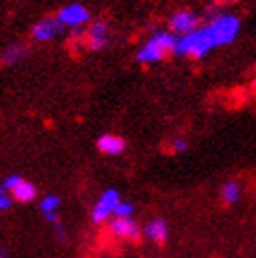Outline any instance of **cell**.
Segmentation results:
<instances>
[{
    "instance_id": "obj_1",
    "label": "cell",
    "mask_w": 256,
    "mask_h": 258,
    "mask_svg": "<svg viewBox=\"0 0 256 258\" xmlns=\"http://www.w3.org/2000/svg\"><path fill=\"white\" fill-rule=\"evenodd\" d=\"M177 35L172 31H156L136 53V60L141 64H156L165 60L170 53L176 51Z\"/></svg>"
},
{
    "instance_id": "obj_2",
    "label": "cell",
    "mask_w": 256,
    "mask_h": 258,
    "mask_svg": "<svg viewBox=\"0 0 256 258\" xmlns=\"http://www.w3.org/2000/svg\"><path fill=\"white\" fill-rule=\"evenodd\" d=\"M214 48H218V42L214 39L209 24H205L200 30L192 31V33L185 35V37H179L174 55H177V57H190V59H202Z\"/></svg>"
},
{
    "instance_id": "obj_3",
    "label": "cell",
    "mask_w": 256,
    "mask_h": 258,
    "mask_svg": "<svg viewBox=\"0 0 256 258\" xmlns=\"http://www.w3.org/2000/svg\"><path fill=\"white\" fill-rule=\"evenodd\" d=\"M209 28L212 30L218 46L231 44L240 33V19L232 13H216L209 20Z\"/></svg>"
},
{
    "instance_id": "obj_4",
    "label": "cell",
    "mask_w": 256,
    "mask_h": 258,
    "mask_svg": "<svg viewBox=\"0 0 256 258\" xmlns=\"http://www.w3.org/2000/svg\"><path fill=\"white\" fill-rule=\"evenodd\" d=\"M119 204H121V196H119L117 190L106 189L101 196H99V200L94 204V207H92L90 220L97 225L108 222V220L113 216V213H115V209H117Z\"/></svg>"
},
{
    "instance_id": "obj_5",
    "label": "cell",
    "mask_w": 256,
    "mask_h": 258,
    "mask_svg": "<svg viewBox=\"0 0 256 258\" xmlns=\"http://www.w3.org/2000/svg\"><path fill=\"white\" fill-rule=\"evenodd\" d=\"M168 26H170V31L177 37H185V35L192 33V31L200 30V15L194 13L190 10H179L176 11L170 20H168Z\"/></svg>"
},
{
    "instance_id": "obj_6",
    "label": "cell",
    "mask_w": 256,
    "mask_h": 258,
    "mask_svg": "<svg viewBox=\"0 0 256 258\" xmlns=\"http://www.w3.org/2000/svg\"><path fill=\"white\" fill-rule=\"evenodd\" d=\"M108 231L112 236L119 240H126V242H138L141 238V229L132 216L130 218H112L108 222Z\"/></svg>"
},
{
    "instance_id": "obj_7",
    "label": "cell",
    "mask_w": 256,
    "mask_h": 258,
    "mask_svg": "<svg viewBox=\"0 0 256 258\" xmlns=\"http://www.w3.org/2000/svg\"><path fill=\"white\" fill-rule=\"evenodd\" d=\"M110 28L104 20H94L84 31V44L90 51H101L108 44Z\"/></svg>"
},
{
    "instance_id": "obj_8",
    "label": "cell",
    "mask_w": 256,
    "mask_h": 258,
    "mask_svg": "<svg viewBox=\"0 0 256 258\" xmlns=\"http://www.w3.org/2000/svg\"><path fill=\"white\" fill-rule=\"evenodd\" d=\"M59 22L66 28H72V30H77V28H83L84 24L90 22V11L84 8L83 4H68L64 6L62 10L59 11L57 15Z\"/></svg>"
},
{
    "instance_id": "obj_9",
    "label": "cell",
    "mask_w": 256,
    "mask_h": 258,
    "mask_svg": "<svg viewBox=\"0 0 256 258\" xmlns=\"http://www.w3.org/2000/svg\"><path fill=\"white\" fill-rule=\"evenodd\" d=\"M64 26L59 22V19H42L33 26L31 30V39L35 42H48V40L55 39L60 33Z\"/></svg>"
},
{
    "instance_id": "obj_10",
    "label": "cell",
    "mask_w": 256,
    "mask_h": 258,
    "mask_svg": "<svg viewBox=\"0 0 256 258\" xmlns=\"http://www.w3.org/2000/svg\"><path fill=\"white\" fill-rule=\"evenodd\" d=\"M95 145H97L99 152H103V154H106V156H119V154H123V150L126 149L124 139L115 134H103L97 139Z\"/></svg>"
},
{
    "instance_id": "obj_11",
    "label": "cell",
    "mask_w": 256,
    "mask_h": 258,
    "mask_svg": "<svg viewBox=\"0 0 256 258\" xmlns=\"http://www.w3.org/2000/svg\"><path fill=\"white\" fill-rule=\"evenodd\" d=\"M143 234L148 240H152L156 243H165L168 238V225L165 220L161 218H154L150 220L143 229Z\"/></svg>"
},
{
    "instance_id": "obj_12",
    "label": "cell",
    "mask_w": 256,
    "mask_h": 258,
    "mask_svg": "<svg viewBox=\"0 0 256 258\" xmlns=\"http://www.w3.org/2000/svg\"><path fill=\"white\" fill-rule=\"evenodd\" d=\"M10 194L13 196L15 202H19V204H28V202L35 200V196H37V189H35V185L30 183L28 179L20 178L19 181H17L15 187L10 190Z\"/></svg>"
},
{
    "instance_id": "obj_13",
    "label": "cell",
    "mask_w": 256,
    "mask_h": 258,
    "mask_svg": "<svg viewBox=\"0 0 256 258\" xmlns=\"http://www.w3.org/2000/svg\"><path fill=\"white\" fill-rule=\"evenodd\" d=\"M26 55H28V46L20 44V42H15V44H10L4 51H2V62L8 66L19 64Z\"/></svg>"
},
{
    "instance_id": "obj_14",
    "label": "cell",
    "mask_w": 256,
    "mask_h": 258,
    "mask_svg": "<svg viewBox=\"0 0 256 258\" xmlns=\"http://www.w3.org/2000/svg\"><path fill=\"white\" fill-rule=\"evenodd\" d=\"M241 198V187L238 181H229L222 187V200L225 204L229 205H234L238 204Z\"/></svg>"
},
{
    "instance_id": "obj_15",
    "label": "cell",
    "mask_w": 256,
    "mask_h": 258,
    "mask_svg": "<svg viewBox=\"0 0 256 258\" xmlns=\"http://www.w3.org/2000/svg\"><path fill=\"white\" fill-rule=\"evenodd\" d=\"M59 207H60V198L59 196H55V194H48V196H44L39 204V209H40V213L42 214L57 213V209Z\"/></svg>"
},
{
    "instance_id": "obj_16",
    "label": "cell",
    "mask_w": 256,
    "mask_h": 258,
    "mask_svg": "<svg viewBox=\"0 0 256 258\" xmlns=\"http://www.w3.org/2000/svg\"><path fill=\"white\" fill-rule=\"evenodd\" d=\"M134 213V205L130 202H121L113 213V218H130Z\"/></svg>"
},
{
    "instance_id": "obj_17",
    "label": "cell",
    "mask_w": 256,
    "mask_h": 258,
    "mask_svg": "<svg viewBox=\"0 0 256 258\" xmlns=\"http://www.w3.org/2000/svg\"><path fill=\"white\" fill-rule=\"evenodd\" d=\"M13 202H15V200H13L11 194H8V190L0 189V211H8Z\"/></svg>"
},
{
    "instance_id": "obj_18",
    "label": "cell",
    "mask_w": 256,
    "mask_h": 258,
    "mask_svg": "<svg viewBox=\"0 0 256 258\" xmlns=\"http://www.w3.org/2000/svg\"><path fill=\"white\" fill-rule=\"evenodd\" d=\"M170 147H172L174 152H185V150H187V147H188V143L183 138H176Z\"/></svg>"
},
{
    "instance_id": "obj_19",
    "label": "cell",
    "mask_w": 256,
    "mask_h": 258,
    "mask_svg": "<svg viewBox=\"0 0 256 258\" xmlns=\"http://www.w3.org/2000/svg\"><path fill=\"white\" fill-rule=\"evenodd\" d=\"M55 236L59 238V242H66V233H64V229L60 224L55 225Z\"/></svg>"
},
{
    "instance_id": "obj_20",
    "label": "cell",
    "mask_w": 256,
    "mask_h": 258,
    "mask_svg": "<svg viewBox=\"0 0 256 258\" xmlns=\"http://www.w3.org/2000/svg\"><path fill=\"white\" fill-rule=\"evenodd\" d=\"M218 4H234V2H240V0H216Z\"/></svg>"
},
{
    "instance_id": "obj_21",
    "label": "cell",
    "mask_w": 256,
    "mask_h": 258,
    "mask_svg": "<svg viewBox=\"0 0 256 258\" xmlns=\"http://www.w3.org/2000/svg\"><path fill=\"white\" fill-rule=\"evenodd\" d=\"M251 88H252V92L256 94V77H254V81H252V85H251Z\"/></svg>"
},
{
    "instance_id": "obj_22",
    "label": "cell",
    "mask_w": 256,
    "mask_h": 258,
    "mask_svg": "<svg viewBox=\"0 0 256 258\" xmlns=\"http://www.w3.org/2000/svg\"><path fill=\"white\" fill-rule=\"evenodd\" d=\"M0 258H8V254H6V251H2V253H0Z\"/></svg>"
}]
</instances>
